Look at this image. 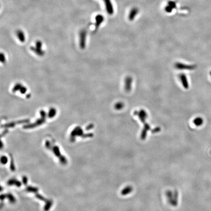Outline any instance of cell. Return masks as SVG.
<instances>
[{"mask_svg":"<svg viewBox=\"0 0 211 211\" xmlns=\"http://www.w3.org/2000/svg\"><path fill=\"white\" fill-rule=\"evenodd\" d=\"M106 10L109 15H112L114 13V9L110 0H104Z\"/></svg>","mask_w":211,"mask_h":211,"instance_id":"cell-1","label":"cell"},{"mask_svg":"<svg viewBox=\"0 0 211 211\" xmlns=\"http://www.w3.org/2000/svg\"><path fill=\"white\" fill-rule=\"evenodd\" d=\"M104 20V18L103 15L99 14V15H97L96 16V17H95V21H96L95 28H96V29L98 28L99 26L100 25L101 23H103Z\"/></svg>","mask_w":211,"mask_h":211,"instance_id":"cell-2","label":"cell"},{"mask_svg":"<svg viewBox=\"0 0 211 211\" xmlns=\"http://www.w3.org/2000/svg\"><path fill=\"white\" fill-rule=\"evenodd\" d=\"M139 10L137 8H134L131 10L130 13L129 15V19L130 21H133L134 20L136 15L138 14Z\"/></svg>","mask_w":211,"mask_h":211,"instance_id":"cell-3","label":"cell"},{"mask_svg":"<svg viewBox=\"0 0 211 211\" xmlns=\"http://www.w3.org/2000/svg\"><path fill=\"white\" fill-rule=\"evenodd\" d=\"M125 88L126 90L127 91H130L131 88V84H132V79L131 77H128L127 78H126V79L125 80Z\"/></svg>","mask_w":211,"mask_h":211,"instance_id":"cell-4","label":"cell"},{"mask_svg":"<svg viewBox=\"0 0 211 211\" xmlns=\"http://www.w3.org/2000/svg\"><path fill=\"white\" fill-rule=\"evenodd\" d=\"M175 67L178 69H192L193 67L192 66H186L185 65H183L182 64L178 63L176 64L175 65Z\"/></svg>","mask_w":211,"mask_h":211,"instance_id":"cell-5","label":"cell"},{"mask_svg":"<svg viewBox=\"0 0 211 211\" xmlns=\"http://www.w3.org/2000/svg\"><path fill=\"white\" fill-rule=\"evenodd\" d=\"M180 78L181 82L183 85V86H184L186 88L188 87V83L187 82V80L186 76L184 75H180Z\"/></svg>","mask_w":211,"mask_h":211,"instance_id":"cell-6","label":"cell"},{"mask_svg":"<svg viewBox=\"0 0 211 211\" xmlns=\"http://www.w3.org/2000/svg\"><path fill=\"white\" fill-rule=\"evenodd\" d=\"M8 185H15L18 187H19V186H21V183L19 181H18L16 180L10 179V180H9L8 181Z\"/></svg>","mask_w":211,"mask_h":211,"instance_id":"cell-7","label":"cell"},{"mask_svg":"<svg viewBox=\"0 0 211 211\" xmlns=\"http://www.w3.org/2000/svg\"><path fill=\"white\" fill-rule=\"evenodd\" d=\"M17 36L19 38V40L22 41L23 42L24 41V35L23 32L22 31H17Z\"/></svg>","mask_w":211,"mask_h":211,"instance_id":"cell-8","label":"cell"},{"mask_svg":"<svg viewBox=\"0 0 211 211\" xmlns=\"http://www.w3.org/2000/svg\"><path fill=\"white\" fill-rule=\"evenodd\" d=\"M194 122L196 126H200L203 123V120L201 118H197L194 120Z\"/></svg>","mask_w":211,"mask_h":211,"instance_id":"cell-9","label":"cell"},{"mask_svg":"<svg viewBox=\"0 0 211 211\" xmlns=\"http://www.w3.org/2000/svg\"><path fill=\"white\" fill-rule=\"evenodd\" d=\"M52 204V202L51 200L47 201V204L45 206V210L47 211L48 210H49V209L50 208V207L51 206Z\"/></svg>","mask_w":211,"mask_h":211,"instance_id":"cell-10","label":"cell"},{"mask_svg":"<svg viewBox=\"0 0 211 211\" xmlns=\"http://www.w3.org/2000/svg\"><path fill=\"white\" fill-rule=\"evenodd\" d=\"M38 189L37 188L32 187H28L26 188V191L28 192H37Z\"/></svg>","mask_w":211,"mask_h":211,"instance_id":"cell-11","label":"cell"},{"mask_svg":"<svg viewBox=\"0 0 211 211\" xmlns=\"http://www.w3.org/2000/svg\"><path fill=\"white\" fill-rule=\"evenodd\" d=\"M168 5L170 6L173 9L175 8L176 7V4L174 2H173V1H169L168 3Z\"/></svg>","mask_w":211,"mask_h":211,"instance_id":"cell-12","label":"cell"},{"mask_svg":"<svg viewBox=\"0 0 211 211\" xmlns=\"http://www.w3.org/2000/svg\"><path fill=\"white\" fill-rule=\"evenodd\" d=\"M7 196L8 197L9 201L12 202V203H14L15 202V199L14 198V197L12 196V195H7Z\"/></svg>","mask_w":211,"mask_h":211,"instance_id":"cell-13","label":"cell"},{"mask_svg":"<svg viewBox=\"0 0 211 211\" xmlns=\"http://www.w3.org/2000/svg\"><path fill=\"white\" fill-rule=\"evenodd\" d=\"M124 107V105L122 103H117L115 106V108L116 109H122Z\"/></svg>","mask_w":211,"mask_h":211,"instance_id":"cell-14","label":"cell"},{"mask_svg":"<svg viewBox=\"0 0 211 211\" xmlns=\"http://www.w3.org/2000/svg\"><path fill=\"white\" fill-rule=\"evenodd\" d=\"M165 11L168 12V13H171L172 11V10H173V8H171L170 6H169V5H168L167 7H166L165 9Z\"/></svg>","mask_w":211,"mask_h":211,"instance_id":"cell-15","label":"cell"},{"mask_svg":"<svg viewBox=\"0 0 211 211\" xmlns=\"http://www.w3.org/2000/svg\"><path fill=\"white\" fill-rule=\"evenodd\" d=\"M1 161H2V163L3 164H6L7 163V162H8V158H7V157L6 156H3L1 158Z\"/></svg>","mask_w":211,"mask_h":211,"instance_id":"cell-16","label":"cell"},{"mask_svg":"<svg viewBox=\"0 0 211 211\" xmlns=\"http://www.w3.org/2000/svg\"><path fill=\"white\" fill-rule=\"evenodd\" d=\"M11 165H10V169H11V170H12V171H15V167H14V165H13V159L12 158V157H11Z\"/></svg>","mask_w":211,"mask_h":211,"instance_id":"cell-17","label":"cell"},{"mask_svg":"<svg viewBox=\"0 0 211 211\" xmlns=\"http://www.w3.org/2000/svg\"><path fill=\"white\" fill-rule=\"evenodd\" d=\"M36 197L37 198H39V199H40V200H43V201H47V200H46L43 196H41V195H38V194H36Z\"/></svg>","mask_w":211,"mask_h":211,"instance_id":"cell-18","label":"cell"},{"mask_svg":"<svg viewBox=\"0 0 211 211\" xmlns=\"http://www.w3.org/2000/svg\"><path fill=\"white\" fill-rule=\"evenodd\" d=\"M23 184L24 185H26L27 182V177L26 176H23Z\"/></svg>","mask_w":211,"mask_h":211,"instance_id":"cell-19","label":"cell"}]
</instances>
